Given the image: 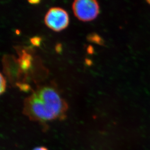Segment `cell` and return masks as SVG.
Instances as JSON below:
<instances>
[{
	"label": "cell",
	"instance_id": "6da1fadb",
	"mask_svg": "<svg viewBox=\"0 0 150 150\" xmlns=\"http://www.w3.org/2000/svg\"><path fill=\"white\" fill-rule=\"evenodd\" d=\"M68 105L55 89L41 86L24 100L23 113L32 120L46 122L66 117Z\"/></svg>",
	"mask_w": 150,
	"mask_h": 150
},
{
	"label": "cell",
	"instance_id": "7a4b0ae2",
	"mask_svg": "<svg viewBox=\"0 0 150 150\" xmlns=\"http://www.w3.org/2000/svg\"><path fill=\"white\" fill-rule=\"evenodd\" d=\"M72 7L75 16L82 21H92L99 13V5L95 0H76Z\"/></svg>",
	"mask_w": 150,
	"mask_h": 150
},
{
	"label": "cell",
	"instance_id": "3957f363",
	"mask_svg": "<svg viewBox=\"0 0 150 150\" xmlns=\"http://www.w3.org/2000/svg\"><path fill=\"white\" fill-rule=\"evenodd\" d=\"M47 27L54 31L59 32L68 26L69 17L66 11L60 7H52L48 10L44 18Z\"/></svg>",
	"mask_w": 150,
	"mask_h": 150
},
{
	"label": "cell",
	"instance_id": "277c9868",
	"mask_svg": "<svg viewBox=\"0 0 150 150\" xmlns=\"http://www.w3.org/2000/svg\"><path fill=\"white\" fill-rule=\"evenodd\" d=\"M31 57L30 55L26 54H23L20 59V65L23 70L26 71L30 68L31 65Z\"/></svg>",
	"mask_w": 150,
	"mask_h": 150
},
{
	"label": "cell",
	"instance_id": "5b68a950",
	"mask_svg": "<svg viewBox=\"0 0 150 150\" xmlns=\"http://www.w3.org/2000/svg\"><path fill=\"white\" fill-rule=\"evenodd\" d=\"M87 40L100 45H103L104 44V41L103 38L96 33H93L88 35L87 37Z\"/></svg>",
	"mask_w": 150,
	"mask_h": 150
},
{
	"label": "cell",
	"instance_id": "8992f818",
	"mask_svg": "<svg viewBox=\"0 0 150 150\" xmlns=\"http://www.w3.org/2000/svg\"><path fill=\"white\" fill-rule=\"evenodd\" d=\"M0 85H1V87H0V94H2L4 92V91L6 90V81L4 77L3 76L2 74H0Z\"/></svg>",
	"mask_w": 150,
	"mask_h": 150
},
{
	"label": "cell",
	"instance_id": "52a82bcc",
	"mask_svg": "<svg viewBox=\"0 0 150 150\" xmlns=\"http://www.w3.org/2000/svg\"><path fill=\"white\" fill-rule=\"evenodd\" d=\"M30 40L34 45L39 46L40 45V43L41 38L38 37H33L32 38H31Z\"/></svg>",
	"mask_w": 150,
	"mask_h": 150
},
{
	"label": "cell",
	"instance_id": "ba28073f",
	"mask_svg": "<svg viewBox=\"0 0 150 150\" xmlns=\"http://www.w3.org/2000/svg\"><path fill=\"white\" fill-rule=\"evenodd\" d=\"M19 87H20L21 89H23V91H27L28 89V86L27 85H24V84H23V85H19Z\"/></svg>",
	"mask_w": 150,
	"mask_h": 150
},
{
	"label": "cell",
	"instance_id": "9c48e42d",
	"mask_svg": "<svg viewBox=\"0 0 150 150\" xmlns=\"http://www.w3.org/2000/svg\"><path fill=\"white\" fill-rule=\"evenodd\" d=\"M33 150H48L46 148L44 147H37L33 149Z\"/></svg>",
	"mask_w": 150,
	"mask_h": 150
},
{
	"label": "cell",
	"instance_id": "30bf717a",
	"mask_svg": "<svg viewBox=\"0 0 150 150\" xmlns=\"http://www.w3.org/2000/svg\"><path fill=\"white\" fill-rule=\"evenodd\" d=\"M61 46L60 44H57V45L56 46V50L57 52H59L61 51Z\"/></svg>",
	"mask_w": 150,
	"mask_h": 150
},
{
	"label": "cell",
	"instance_id": "8fae6325",
	"mask_svg": "<svg viewBox=\"0 0 150 150\" xmlns=\"http://www.w3.org/2000/svg\"><path fill=\"white\" fill-rule=\"evenodd\" d=\"M88 52L89 54H92L93 52V49L92 48L91 46H89L88 49Z\"/></svg>",
	"mask_w": 150,
	"mask_h": 150
},
{
	"label": "cell",
	"instance_id": "7c38bea8",
	"mask_svg": "<svg viewBox=\"0 0 150 150\" xmlns=\"http://www.w3.org/2000/svg\"><path fill=\"white\" fill-rule=\"evenodd\" d=\"M40 1L35 0V1H29L28 2L31 4H38V3H40Z\"/></svg>",
	"mask_w": 150,
	"mask_h": 150
},
{
	"label": "cell",
	"instance_id": "4fadbf2b",
	"mask_svg": "<svg viewBox=\"0 0 150 150\" xmlns=\"http://www.w3.org/2000/svg\"><path fill=\"white\" fill-rule=\"evenodd\" d=\"M147 3H148V4H150V1H147Z\"/></svg>",
	"mask_w": 150,
	"mask_h": 150
}]
</instances>
